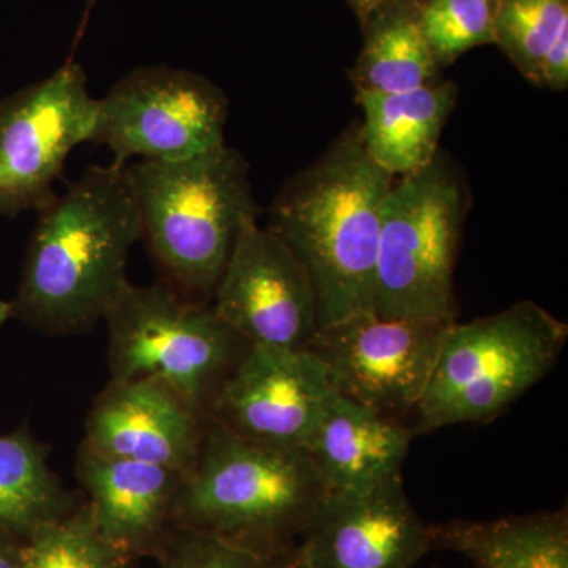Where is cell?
I'll return each mask as SVG.
<instances>
[{
	"label": "cell",
	"instance_id": "83f0119b",
	"mask_svg": "<svg viewBox=\"0 0 568 568\" xmlns=\"http://www.w3.org/2000/svg\"><path fill=\"white\" fill-rule=\"evenodd\" d=\"M11 317V304L0 301V327Z\"/></svg>",
	"mask_w": 568,
	"mask_h": 568
},
{
	"label": "cell",
	"instance_id": "5bb4252c",
	"mask_svg": "<svg viewBox=\"0 0 568 568\" xmlns=\"http://www.w3.org/2000/svg\"><path fill=\"white\" fill-rule=\"evenodd\" d=\"M207 416L159 381H111L92 407L82 444L186 476L200 455Z\"/></svg>",
	"mask_w": 568,
	"mask_h": 568
},
{
	"label": "cell",
	"instance_id": "7a4b0ae2",
	"mask_svg": "<svg viewBox=\"0 0 568 568\" xmlns=\"http://www.w3.org/2000/svg\"><path fill=\"white\" fill-rule=\"evenodd\" d=\"M394 181L353 126L276 194L267 227L312 276L320 328L375 315L381 222Z\"/></svg>",
	"mask_w": 568,
	"mask_h": 568
},
{
	"label": "cell",
	"instance_id": "ffe728a7",
	"mask_svg": "<svg viewBox=\"0 0 568 568\" xmlns=\"http://www.w3.org/2000/svg\"><path fill=\"white\" fill-rule=\"evenodd\" d=\"M70 497L28 429L0 435V530L28 538L70 510Z\"/></svg>",
	"mask_w": 568,
	"mask_h": 568
},
{
	"label": "cell",
	"instance_id": "30bf717a",
	"mask_svg": "<svg viewBox=\"0 0 568 568\" xmlns=\"http://www.w3.org/2000/svg\"><path fill=\"white\" fill-rule=\"evenodd\" d=\"M450 324L361 316L317 328L305 347L323 362L336 394L399 418L416 413Z\"/></svg>",
	"mask_w": 568,
	"mask_h": 568
},
{
	"label": "cell",
	"instance_id": "7c38bea8",
	"mask_svg": "<svg viewBox=\"0 0 568 568\" xmlns=\"http://www.w3.org/2000/svg\"><path fill=\"white\" fill-rule=\"evenodd\" d=\"M335 395L327 369L308 347L248 346L209 416L265 446L306 450Z\"/></svg>",
	"mask_w": 568,
	"mask_h": 568
},
{
	"label": "cell",
	"instance_id": "8fae6325",
	"mask_svg": "<svg viewBox=\"0 0 568 568\" xmlns=\"http://www.w3.org/2000/svg\"><path fill=\"white\" fill-rule=\"evenodd\" d=\"M212 306L248 346L305 347L320 328L312 276L257 216L242 224Z\"/></svg>",
	"mask_w": 568,
	"mask_h": 568
},
{
	"label": "cell",
	"instance_id": "277c9868",
	"mask_svg": "<svg viewBox=\"0 0 568 568\" xmlns=\"http://www.w3.org/2000/svg\"><path fill=\"white\" fill-rule=\"evenodd\" d=\"M126 175L163 282L211 302L242 224L257 216L245 156L223 144L189 159L142 160Z\"/></svg>",
	"mask_w": 568,
	"mask_h": 568
},
{
	"label": "cell",
	"instance_id": "7402d4cb",
	"mask_svg": "<svg viewBox=\"0 0 568 568\" xmlns=\"http://www.w3.org/2000/svg\"><path fill=\"white\" fill-rule=\"evenodd\" d=\"M568 28V0H500L495 44L538 85L545 55Z\"/></svg>",
	"mask_w": 568,
	"mask_h": 568
},
{
	"label": "cell",
	"instance_id": "d6986e66",
	"mask_svg": "<svg viewBox=\"0 0 568 568\" xmlns=\"http://www.w3.org/2000/svg\"><path fill=\"white\" fill-rule=\"evenodd\" d=\"M418 9L420 0H387L362 24L364 44L349 70L355 92H406L440 80Z\"/></svg>",
	"mask_w": 568,
	"mask_h": 568
},
{
	"label": "cell",
	"instance_id": "603a6c76",
	"mask_svg": "<svg viewBox=\"0 0 568 568\" xmlns=\"http://www.w3.org/2000/svg\"><path fill=\"white\" fill-rule=\"evenodd\" d=\"M500 0H420V26L440 69L474 48L495 44Z\"/></svg>",
	"mask_w": 568,
	"mask_h": 568
},
{
	"label": "cell",
	"instance_id": "ac0fdd59",
	"mask_svg": "<svg viewBox=\"0 0 568 568\" xmlns=\"http://www.w3.org/2000/svg\"><path fill=\"white\" fill-rule=\"evenodd\" d=\"M433 551L457 552L476 568H568L567 508L493 521L429 526Z\"/></svg>",
	"mask_w": 568,
	"mask_h": 568
},
{
	"label": "cell",
	"instance_id": "ba28073f",
	"mask_svg": "<svg viewBox=\"0 0 568 568\" xmlns=\"http://www.w3.org/2000/svg\"><path fill=\"white\" fill-rule=\"evenodd\" d=\"M230 100L215 82L159 63L138 67L99 99L91 142L114 153L115 166L133 156L182 160L224 144Z\"/></svg>",
	"mask_w": 568,
	"mask_h": 568
},
{
	"label": "cell",
	"instance_id": "5b68a950",
	"mask_svg": "<svg viewBox=\"0 0 568 568\" xmlns=\"http://www.w3.org/2000/svg\"><path fill=\"white\" fill-rule=\"evenodd\" d=\"M469 207L465 178L443 152L392 183L377 248V317L455 323V265Z\"/></svg>",
	"mask_w": 568,
	"mask_h": 568
},
{
	"label": "cell",
	"instance_id": "52a82bcc",
	"mask_svg": "<svg viewBox=\"0 0 568 568\" xmlns=\"http://www.w3.org/2000/svg\"><path fill=\"white\" fill-rule=\"evenodd\" d=\"M103 317L112 381H159L204 414L248 349L212 304L166 282H126Z\"/></svg>",
	"mask_w": 568,
	"mask_h": 568
},
{
	"label": "cell",
	"instance_id": "2e32d148",
	"mask_svg": "<svg viewBox=\"0 0 568 568\" xmlns=\"http://www.w3.org/2000/svg\"><path fill=\"white\" fill-rule=\"evenodd\" d=\"M413 436L399 418L336 394L306 452L331 489L366 488L402 476Z\"/></svg>",
	"mask_w": 568,
	"mask_h": 568
},
{
	"label": "cell",
	"instance_id": "d4e9b609",
	"mask_svg": "<svg viewBox=\"0 0 568 568\" xmlns=\"http://www.w3.org/2000/svg\"><path fill=\"white\" fill-rule=\"evenodd\" d=\"M538 85L556 92L568 88V28L559 33L545 55Z\"/></svg>",
	"mask_w": 568,
	"mask_h": 568
},
{
	"label": "cell",
	"instance_id": "9c48e42d",
	"mask_svg": "<svg viewBox=\"0 0 568 568\" xmlns=\"http://www.w3.org/2000/svg\"><path fill=\"white\" fill-rule=\"evenodd\" d=\"M97 110L99 99L73 58L0 100V219L50 203L71 151L91 142Z\"/></svg>",
	"mask_w": 568,
	"mask_h": 568
},
{
	"label": "cell",
	"instance_id": "9a60e30c",
	"mask_svg": "<svg viewBox=\"0 0 568 568\" xmlns=\"http://www.w3.org/2000/svg\"><path fill=\"white\" fill-rule=\"evenodd\" d=\"M77 473L100 532L136 558H156L173 529L171 511L185 476L163 466L108 457L84 444Z\"/></svg>",
	"mask_w": 568,
	"mask_h": 568
},
{
	"label": "cell",
	"instance_id": "4fadbf2b",
	"mask_svg": "<svg viewBox=\"0 0 568 568\" xmlns=\"http://www.w3.org/2000/svg\"><path fill=\"white\" fill-rule=\"evenodd\" d=\"M433 551L403 478L332 489L298 545L306 568H414Z\"/></svg>",
	"mask_w": 568,
	"mask_h": 568
},
{
	"label": "cell",
	"instance_id": "f546056e",
	"mask_svg": "<svg viewBox=\"0 0 568 568\" xmlns=\"http://www.w3.org/2000/svg\"><path fill=\"white\" fill-rule=\"evenodd\" d=\"M93 3H95V0H91V2H89L88 10L91 9V6H93ZM88 10H85V11H88Z\"/></svg>",
	"mask_w": 568,
	"mask_h": 568
},
{
	"label": "cell",
	"instance_id": "8992f818",
	"mask_svg": "<svg viewBox=\"0 0 568 568\" xmlns=\"http://www.w3.org/2000/svg\"><path fill=\"white\" fill-rule=\"evenodd\" d=\"M567 338V324L532 301L448 325L416 409V432L499 416L551 372Z\"/></svg>",
	"mask_w": 568,
	"mask_h": 568
},
{
	"label": "cell",
	"instance_id": "484cf974",
	"mask_svg": "<svg viewBox=\"0 0 568 568\" xmlns=\"http://www.w3.org/2000/svg\"><path fill=\"white\" fill-rule=\"evenodd\" d=\"M26 538L0 530V568H22Z\"/></svg>",
	"mask_w": 568,
	"mask_h": 568
},
{
	"label": "cell",
	"instance_id": "3957f363",
	"mask_svg": "<svg viewBox=\"0 0 568 568\" xmlns=\"http://www.w3.org/2000/svg\"><path fill=\"white\" fill-rule=\"evenodd\" d=\"M332 489L312 455L265 446L207 416L171 528L223 538L260 555L293 556Z\"/></svg>",
	"mask_w": 568,
	"mask_h": 568
},
{
	"label": "cell",
	"instance_id": "f1b7e54d",
	"mask_svg": "<svg viewBox=\"0 0 568 568\" xmlns=\"http://www.w3.org/2000/svg\"><path fill=\"white\" fill-rule=\"evenodd\" d=\"M293 568H306L304 560L301 559V555L297 552V559H295Z\"/></svg>",
	"mask_w": 568,
	"mask_h": 568
},
{
	"label": "cell",
	"instance_id": "4316f807",
	"mask_svg": "<svg viewBox=\"0 0 568 568\" xmlns=\"http://www.w3.org/2000/svg\"><path fill=\"white\" fill-rule=\"evenodd\" d=\"M347 2H349L351 9H353L355 17H357L362 26L368 20L369 14L379 9L387 0H347Z\"/></svg>",
	"mask_w": 568,
	"mask_h": 568
},
{
	"label": "cell",
	"instance_id": "44dd1931",
	"mask_svg": "<svg viewBox=\"0 0 568 568\" xmlns=\"http://www.w3.org/2000/svg\"><path fill=\"white\" fill-rule=\"evenodd\" d=\"M136 559L100 532L88 504L33 530L22 548V568H136Z\"/></svg>",
	"mask_w": 568,
	"mask_h": 568
},
{
	"label": "cell",
	"instance_id": "cb8c5ba5",
	"mask_svg": "<svg viewBox=\"0 0 568 568\" xmlns=\"http://www.w3.org/2000/svg\"><path fill=\"white\" fill-rule=\"evenodd\" d=\"M297 552L275 558L223 538L173 528L156 559L159 568H293Z\"/></svg>",
	"mask_w": 568,
	"mask_h": 568
},
{
	"label": "cell",
	"instance_id": "e0dca14e",
	"mask_svg": "<svg viewBox=\"0 0 568 568\" xmlns=\"http://www.w3.org/2000/svg\"><path fill=\"white\" fill-rule=\"evenodd\" d=\"M457 99V85L443 80L406 92H355L364 111L358 130L365 152L394 178L420 170L439 152Z\"/></svg>",
	"mask_w": 568,
	"mask_h": 568
},
{
	"label": "cell",
	"instance_id": "6da1fadb",
	"mask_svg": "<svg viewBox=\"0 0 568 568\" xmlns=\"http://www.w3.org/2000/svg\"><path fill=\"white\" fill-rule=\"evenodd\" d=\"M11 316L48 334H74L103 317L141 239L123 166H91L39 209Z\"/></svg>",
	"mask_w": 568,
	"mask_h": 568
}]
</instances>
